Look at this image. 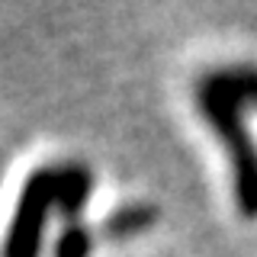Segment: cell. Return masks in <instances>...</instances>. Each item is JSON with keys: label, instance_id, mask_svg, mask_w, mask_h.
I'll return each mask as SVG.
<instances>
[{"label": "cell", "instance_id": "1", "mask_svg": "<svg viewBox=\"0 0 257 257\" xmlns=\"http://www.w3.org/2000/svg\"><path fill=\"white\" fill-rule=\"evenodd\" d=\"M199 116L212 125L228 151L231 177H235V203L244 219H257V142L247 128V109L222 87L212 71H203L193 87Z\"/></svg>", "mask_w": 257, "mask_h": 257}, {"label": "cell", "instance_id": "2", "mask_svg": "<svg viewBox=\"0 0 257 257\" xmlns=\"http://www.w3.org/2000/svg\"><path fill=\"white\" fill-rule=\"evenodd\" d=\"M55 190H58V167L55 164L39 167L26 177L4 241V257H39L48 212L55 209Z\"/></svg>", "mask_w": 257, "mask_h": 257}, {"label": "cell", "instance_id": "3", "mask_svg": "<svg viewBox=\"0 0 257 257\" xmlns=\"http://www.w3.org/2000/svg\"><path fill=\"white\" fill-rule=\"evenodd\" d=\"M58 167V190H55V212L64 222H84V206L93 193V171L84 161H64Z\"/></svg>", "mask_w": 257, "mask_h": 257}, {"label": "cell", "instance_id": "4", "mask_svg": "<svg viewBox=\"0 0 257 257\" xmlns=\"http://www.w3.org/2000/svg\"><path fill=\"white\" fill-rule=\"evenodd\" d=\"M161 219L158 206L151 203H128V206H119L103 219L100 225V238L106 241H125V238H135L142 231H148L151 225Z\"/></svg>", "mask_w": 257, "mask_h": 257}, {"label": "cell", "instance_id": "5", "mask_svg": "<svg viewBox=\"0 0 257 257\" xmlns=\"http://www.w3.org/2000/svg\"><path fill=\"white\" fill-rule=\"evenodd\" d=\"M212 74L244 109H257V64H222Z\"/></svg>", "mask_w": 257, "mask_h": 257}, {"label": "cell", "instance_id": "6", "mask_svg": "<svg viewBox=\"0 0 257 257\" xmlns=\"http://www.w3.org/2000/svg\"><path fill=\"white\" fill-rule=\"evenodd\" d=\"M90 251H93V228L87 222L64 225V231L52 244V257H90Z\"/></svg>", "mask_w": 257, "mask_h": 257}]
</instances>
